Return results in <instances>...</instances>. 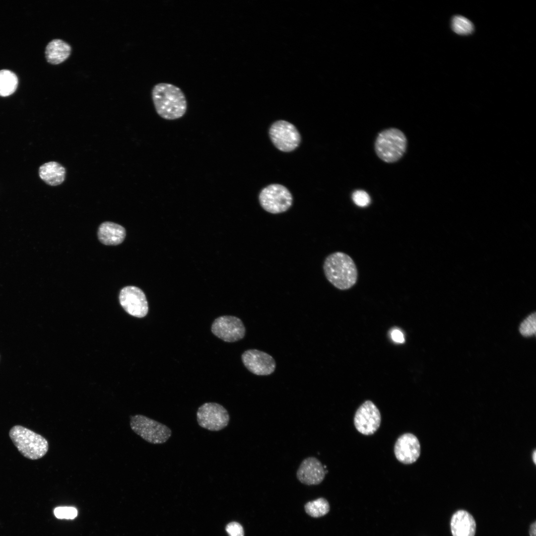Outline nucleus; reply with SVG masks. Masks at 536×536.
Returning a JSON list of instances; mask_svg holds the SVG:
<instances>
[{
    "mask_svg": "<svg viewBox=\"0 0 536 536\" xmlns=\"http://www.w3.org/2000/svg\"><path fill=\"white\" fill-rule=\"evenodd\" d=\"M242 360L249 371L259 376L272 374L276 367L275 361L271 356L256 349L245 351L242 355Z\"/></svg>",
    "mask_w": 536,
    "mask_h": 536,
    "instance_id": "12",
    "label": "nucleus"
},
{
    "mask_svg": "<svg viewBox=\"0 0 536 536\" xmlns=\"http://www.w3.org/2000/svg\"><path fill=\"white\" fill-rule=\"evenodd\" d=\"M18 78L12 71L7 69L0 70V96L6 97L13 94L18 85Z\"/></svg>",
    "mask_w": 536,
    "mask_h": 536,
    "instance_id": "19",
    "label": "nucleus"
},
{
    "mask_svg": "<svg viewBox=\"0 0 536 536\" xmlns=\"http://www.w3.org/2000/svg\"><path fill=\"white\" fill-rule=\"evenodd\" d=\"M54 514L59 519H73L77 514L75 508L71 507H59L55 509Z\"/></svg>",
    "mask_w": 536,
    "mask_h": 536,
    "instance_id": "23",
    "label": "nucleus"
},
{
    "mask_svg": "<svg viewBox=\"0 0 536 536\" xmlns=\"http://www.w3.org/2000/svg\"><path fill=\"white\" fill-rule=\"evenodd\" d=\"M352 198L354 203L360 207L368 206L371 201L369 195L363 190H356L354 192Z\"/></svg>",
    "mask_w": 536,
    "mask_h": 536,
    "instance_id": "24",
    "label": "nucleus"
},
{
    "mask_svg": "<svg viewBox=\"0 0 536 536\" xmlns=\"http://www.w3.org/2000/svg\"><path fill=\"white\" fill-rule=\"evenodd\" d=\"M323 269L327 280L338 289H348L357 282L356 266L352 259L344 253L336 252L327 256Z\"/></svg>",
    "mask_w": 536,
    "mask_h": 536,
    "instance_id": "2",
    "label": "nucleus"
},
{
    "mask_svg": "<svg viewBox=\"0 0 536 536\" xmlns=\"http://www.w3.org/2000/svg\"><path fill=\"white\" fill-rule=\"evenodd\" d=\"M451 26L453 30L460 35L470 34L473 31L474 29V26L472 22L466 17L461 15H456L453 17Z\"/></svg>",
    "mask_w": 536,
    "mask_h": 536,
    "instance_id": "21",
    "label": "nucleus"
},
{
    "mask_svg": "<svg viewBox=\"0 0 536 536\" xmlns=\"http://www.w3.org/2000/svg\"><path fill=\"white\" fill-rule=\"evenodd\" d=\"M536 451H534V454H533V461H534V462L535 464H536Z\"/></svg>",
    "mask_w": 536,
    "mask_h": 536,
    "instance_id": "28",
    "label": "nucleus"
},
{
    "mask_svg": "<svg viewBox=\"0 0 536 536\" xmlns=\"http://www.w3.org/2000/svg\"><path fill=\"white\" fill-rule=\"evenodd\" d=\"M381 422L380 412L371 401L364 402L357 408L354 417L356 430L365 435L373 434L379 429Z\"/></svg>",
    "mask_w": 536,
    "mask_h": 536,
    "instance_id": "9",
    "label": "nucleus"
},
{
    "mask_svg": "<svg viewBox=\"0 0 536 536\" xmlns=\"http://www.w3.org/2000/svg\"><path fill=\"white\" fill-rule=\"evenodd\" d=\"M394 453L397 459L403 464L415 462L420 454V446L417 437L410 433L401 435L395 443Z\"/></svg>",
    "mask_w": 536,
    "mask_h": 536,
    "instance_id": "13",
    "label": "nucleus"
},
{
    "mask_svg": "<svg viewBox=\"0 0 536 536\" xmlns=\"http://www.w3.org/2000/svg\"><path fill=\"white\" fill-rule=\"evenodd\" d=\"M130 426L135 433L153 444L165 443L172 434L166 425L141 414L131 416Z\"/></svg>",
    "mask_w": 536,
    "mask_h": 536,
    "instance_id": "5",
    "label": "nucleus"
},
{
    "mask_svg": "<svg viewBox=\"0 0 536 536\" xmlns=\"http://www.w3.org/2000/svg\"><path fill=\"white\" fill-rule=\"evenodd\" d=\"M304 508L306 513L314 518L323 516L330 511L329 503L324 498H319L307 502Z\"/></svg>",
    "mask_w": 536,
    "mask_h": 536,
    "instance_id": "20",
    "label": "nucleus"
},
{
    "mask_svg": "<svg viewBox=\"0 0 536 536\" xmlns=\"http://www.w3.org/2000/svg\"><path fill=\"white\" fill-rule=\"evenodd\" d=\"M9 435L18 451L29 459H40L48 451V442L44 437L22 426L12 427Z\"/></svg>",
    "mask_w": 536,
    "mask_h": 536,
    "instance_id": "3",
    "label": "nucleus"
},
{
    "mask_svg": "<svg viewBox=\"0 0 536 536\" xmlns=\"http://www.w3.org/2000/svg\"><path fill=\"white\" fill-rule=\"evenodd\" d=\"M450 526L453 536H475V520L470 513L465 510H458L453 515Z\"/></svg>",
    "mask_w": 536,
    "mask_h": 536,
    "instance_id": "15",
    "label": "nucleus"
},
{
    "mask_svg": "<svg viewBox=\"0 0 536 536\" xmlns=\"http://www.w3.org/2000/svg\"><path fill=\"white\" fill-rule=\"evenodd\" d=\"M326 472L321 462L314 457H308L302 461L296 472L297 479L301 483L308 485H318L325 478Z\"/></svg>",
    "mask_w": 536,
    "mask_h": 536,
    "instance_id": "14",
    "label": "nucleus"
},
{
    "mask_svg": "<svg viewBox=\"0 0 536 536\" xmlns=\"http://www.w3.org/2000/svg\"><path fill=\"white\" fill-rule=\"evenodd\" d=\"M259 201L262 207L272 214L286 211L292 205V196L285 186L270 184L263 188L259 194Z\"/></svg>",
    "mask_w": 536,
    "mask_h": 536,
    "instance_id": "6",
    "label": "nucleus"
},
{
    "mask_svg": "<svg viewBox=\"0 0 536 536\" xmlns=\"http://www.w3.org/2000/svg\"><path fill=\"white\" fill-rule=\"evenodd\" d=\"M269 135L273 145L282 152L293 151L301 142L300 134L296 128L284 120L274 122L269 128Z\"/></svg>",
    "mask_w": 536,
    "mask_h": 536,
    "instance_id": "7",
    "label": "nucleus"
},
{
    "mask_svg": "<svg viewBox=\"0 0 536 536\" xmlns=\"http://www.w3.org/2000/svg\"><path fill=\"white\" fill-rule=\"evenodd\" d=\"M530 536H536V522H534L531 524L529 530Z\"/></svg>",
    "mask_w": 536,
    "mask_h": 536,
    "instance_id": "27",
    "label": "nucleus"
},
{
    "mask_svg": "<svg viewBox=\"0 0 536 536\" xmlns=\"http://www.w3.org/2000/svg\"><path fill=\"white\" fill-rule=\"evenodd\" d=\"M119 301L124 310L133 316L143 318L148 313V306L145 294L137 287L127 286L122 288Z\"/></svg>",
    "mask_w": 536,
    "mask_h": 536,
    "instance_id": "11",
    "label": "nucleus"
},
{
    "mask_svg": "<svg viewBox=\"0 0 536 536\" xmlns=\"http://www.w3.org/2000/svg\"><path fill=\"white\" fill-rule=\"evenodd\" d=\"M407 139L403 133L396 128H389L381 132L375 142L377 156L387 163L398 161L404 154Z\"/></svg>",
    "mask_w": 536,
    "mask_h": 536,
    "instance_id": "4",
    "label": "nucleus"
},
{
    "mask_svg": "<svg viewBox=\"0 0 536 536\" xmlns=\"http://www.w3.org/2000/svg\"><path fill=\"white\" fill-rule=\"evenodd\" d=\"M197 419L202 428L211 431H218L228 425L230 416L222 405L216 402H206L199 407Z\"/></svg>",
    "mask_w": 536,
    "mask_h": 536,
    "instance_id": "8",
    "label": "nucleus"
},
{
    "mask_svg": "<svg viewBox=\"0 0 536 536\" xmlns=\"http://www.w3.org/2000/svg\"><path fill=\"white\" fill-rule=\"evenodd\" d=\"M71 51L70 45L66 41L60 39H53L46 47V58L51 64H59L69 56Z\"/></svg>",
    "mask_w": 536,
    "mask_h": 536,
    "instance_id": "18",
    "label": "nucleus"
},
{
    "mask_svg": "<svg viewBox=\"0 0 536 536\" xmlns=\"http://www.w3.org/2000/svg\"></svg>",
    "mask_w": 536,
    "mask_h": 536,
    "instance_id": "29",
    "label": "nucleus"
},
{
    "mask_svg": "<svg viewBox=\"0 0 536 536\" xmlns=\"http://www.w3.org/2000/svg\"><path fill=\"white\" fill-rule=\"evenodd\" d=\"M151 96L156 113L164 119H178L186 113L187 102L185 95L179 87L174 84H155L152 89Z\"/></svg>",
    "mask_w": 536,
    "mask_h": 536,
    "instance_id": "1",
    "label": "nucleus"
},
{
    "mask_svg": "<svg viewBox=\"0 0 536 536\" xmlns=\"http://www.w3.org/2000/svg\"><path fill=\"white\" fill-rule=\"evenodd\" d=\"M211 329L215 336L228 342L242 339L246 333L241 320L232 316H223L216 318L213 322Z\"/></svg>",
    "mask_w": 536,
    "mask_h": 536,
    "instance_id": "10",
    "label": "nucleus"
},
{
    "mask_svg": "<svg viewBox=\"0 0 536 536\" xmlns=\"http://www.w3.org/2000/svg\"><path fill=\"white\" fill-rule=\"evenodd\" d=\"M66 174L65 167L55 161L45 163L42 165L39 169V175L41 179L52 186L61 184L65 181Z\"/></svg>",
    "mask_w": 536,
    "mask_h": 536,
    "instance_id": "17",
    "label": "nucleus"
},
{
    "mask_svg": "<svg viewBox=\"0 0 536 536\" xmlns=\"http://www.w3.org/2000/svg\"><path fill=\"white\" fill-rule=\"evenodd\" d=\"M99 240L106 245H117L123 242L126 232L125 228L112 222H104L98 230Z\"/></svg>",
    "mask_w": 536,
    "mask_h": 536,
    "instance_id": "16",
    "label": "nucleus"
},
{
    "mask_svg": "<svg viewBox=\"0 0 536 536\" xmlns=\"http://www.w3.org/2000/svg\"><path fill=\"white\" fill-rule=\"evenodd\" d=\"M225 530L229 536H244L243 528L238 522L229 523L226 525Z\"/></svg>",
    "mask_w": 536,
    "mask_h": 536,
    "instance_id": "25",
    "label": "nucleus"
},
{
    "mask_svg": "<svg viewBox=\"0 0 536 536\" xmlns=\"http://www.w3.org/2000/svg\"><path fill=\"white\" fill-rule=\"evenodd\" d=\"M536 313L531 314L520 324L519 331L525 337L533 336L536 334Z\"/></svg>",
    "mask_w": 536,
    "mask_h": 536,
    "instance_id": "22",
    "label": "nucleus"
},
{
    "mask_svg": "<svg viewBox=\"0 0 536 536\" xmlns=\"http://www.w3.org/2000/svg\"><path fill=\"white\" fill-rule=\"evenodd\" d=\"M391 337L392 340L398 343H402L404 342V337L402 332L399 329H394L391 332Z\"/></svg>",
    "mask_w": 536,
    "mask_h": 536,
    "instance_id": "26",
    "label": "nucleus"
}]
</instances>
